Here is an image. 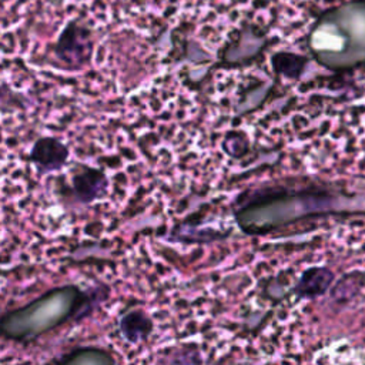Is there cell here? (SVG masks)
<instances>
[{"label": "cell", "mask_w": 365, "mask_h": 365, "mask_svg": "<svg viewBox=\"0 0 365 365\" xmlns=\"http://www.w3.org/2000/svg\"><path fill=\"white\" fill-rule=\"evenodd\" d=\"M58 192L77 205H90L103 198L108 191V177L97 167L86 163H76L68 173L56 178Z\"/></svg>", "instance_id": "obj_4"}, {"label": "cell", "mask_w": 365, "mask_h": 365, "mask_svg": "<svg viewBox=\"0 0 365 365\" xmlns=\"http://www.w3.org/2000/svg\"><path fill=\"white\" fill-rule=\"evenodd\" d=\"M168 365H201V354L197 345H184L173 354Z\"/></svg>", "instance_id": "obj_9"}, {"label": "cell", "mask_w": 365, "mask_h": 365, "mask_svg": "<svg viewBox=\"0 0 365 365\" xmlns=\"http://www.w3.org/2000/svg\"><path fill=\"white\" fill-rule=\"evenodd\" d=\"M96 43L94 31L76 17L66 21L47 54L51 56L53 67L76 73L91 64Z\"/></svg>", "instance_id": "obj_3"}, {"label": "cell", "mask_w": 365, "mask_h": 365, "mask_svg": "<svg viewBox=\"0 0 365 365\" xmlns=\"http://www.w3.org/2000/svg\"><path fill=\"white\" fill-rule=\"evenodd\" d=\"M120 328L123 335L131 341V342H138L141 339H145L151 329H153V322L148 318V315H145V312L140 311V309H134L127 312L120 322Z\"/></svg>", "instance_id": "obj_7"}, {"label": "cell", "mask_w": 365, "mask_h": 365, "mask_svg": "<svg viewBox=\"0 0 365 365\" xmlns=\"http://www.w3.org/2000/svg\"><path fill=\"white\" fill-rule=\"evenodd\" d=\"M311 43L318 58L329 67L365 63V1L345 4L324 16Z\"/></svg>", "instance_id": "obj_2"}, {"label": "cell", "mask_w": 365, "mask_h": 365, "mask_svg": "<svg viewBox=\"0 0 365 365\" xmlns=\"http://www.w3.org/2000/svg\"><path fill=\"white\" fill-rule=\"evenodd\" d=\"M70 158V148L54 135H41L30 147L27 160L38 175L61 171Z\"/></svg>", "instance_id": "obj_5"}, {"label": "cell", "mask_w": 365, "mask_h": 365, "mask_svg": "<svg viewBox=\"0 0 365 365\" xmlns=\"http://www.w3.org/2000/svg\"><path fill=\"white\" fill-rule=\"evenodd\" d=\"M87 305V295L77 285L54 288L0 318V334L27 342L61 327Z\"/></svg>", "instance_id": "obj_1"}, {"label": "cell", "mask_w": 365, "mask_h": 365, "mask_svg": "<svg viewBox=\"0 0 365 365\" xmlns=\"http://www.w3.org/2000/svg\"><path fill=\"white\" fill-rule=\"evenodd\" d=\"M335 279L332 269L327 267H311L307 268L298 278L294 292L299 298L311 299L324 295Z\"/></svg>", "instance_id": "obj_6"}, {"label": "cell", "mask_w": 365, "mask_h": 365, "mask_svg": "<svg viewBox=\"0 0 365 365\" xmlns=\"http://www.w3.org/2000/svg\"><path fill=\"white\" fill-rule=\"evenodd\" d=\"M60 365H114V358L104 349L88 346L70 352Z\"/></svg>", "instance_id": "obj_8"}]
</instances>
